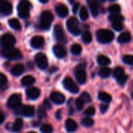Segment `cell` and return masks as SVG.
<instances>
[{"instance_id": "cell-1", "label": "cell", "mask_w": 133, "mask_h": 133, "mask_svg": "<svg viewBox=\"0 0 133 133\" xmlns=\"http://www.w3.org/2000/svg\"><path fill=\"white\" fill-rule=\"evenodd\" d=\"M96 35L97 41L99 43L104 45L112 42L115 38L114 32L108 29H99L96 31Z\"/></svg>"}, {"instance_id": "cell-2", "label": "cell", "mask_w": 133, "mask_h": 133, "mask_svg": "<svg viewBox=\"0 0 133 133\" xmlns=\"http://www.w3.org/2000/svg\"><path fill=\"white\" fill-rule=\"evenodd\" d=\"M111 74L113 75V78L116 80L117 83L121 87H124L128 80V75L125 74L124 69L121 66H116Z\"/></svg>"}, {"instance_id": "cell-3", "label": "cell", "mask_w": 133, "mask_h": 133, "mask_svg": "<svg viewBox=\"0 0 133 133\" xmlns=\"http://www.w3.org/2000/svg\"><path fill=\"white\" fill-rule=\"evenodd\" d=\"M53 15L51 12L45 10L43 11L40 17V22L38 27L42 30H48L50 28V24L53 21Z\"/></svg>"}, {"instance_id": "cell-4", "label": "cell", "mask_w": 133, "mask_h": 133, "mask_svg": "<svg viewBox=\"0 0 133 133\" xmlns=\"http://www.w3.org/2000/svg\"><path fill=\"white\" fill-rule=\"evenodd\" d=\"M31 9V4L28 0H21L17 6L19 17L23 19L28 18L30 15Z\"/></svg>"}, {"instance_id": "cell-5", "label": "cell", "mask_w": 133, "mask_h": 133, "mask_svg": "<svg viewBox=\"0 0 133 133\" xmlns=\"http://www.w3.org/2000/svg\"><path fill=\"white\" fill-rule=\"evenodd\" d=\"M2 55L5 57L9 59H20L22 58V53L21 52L17 49H15L14 47L11 48H5L2 52Z\"/></svg>"}, {"instance_id": "cell-6", "label": "cell", "mask_w": 133, "mask_h": 133, "mask_svg": "<svg viewBox=\"0 0 133 133\" xmlns=\"http://www.w3.org/2000/svg\"><path fill=\"white\" fill-rule=\"evenodd\" d=\"M66 28L74 35H79L82 32L81 29L79 28V22L78 19L75 17H71L66 21Z\"/></svg>"}, {"instance_id": "cell-7", "label": "cell", "mask_w": 133, "mask_h": 133, "mask_svg": "<svg viewBox=\"0 0 133 133\" xmlns=\"http://www.w3.org/2000/svg\"><path fill=\"white\" fill-rule=\"evenodd\" d=\"M15 113L18 115H22L24 117H31L35 115V107L30 105H21L16 110H14Z\"/></svg>"}, {"instance_id": "cell-8", "label": "cell", "mask_w": 133, "mask_h": 133, "mask_svg": "<svg viewBox=\"0 0 133 133\" xmlns=\"http://www.w3.org/2000/svg\"><path fill=\"white\" fill-rule=\"evenodd\" d=\"M75 78L79 84H85L87 79V75L85 71V65L80 64L78 66L75 70Z\"/></svg>"}, {"instance_id": "cell-9", "label": "cell", "mask_w": 133, "mask_h": 133, "mask_svg": "<svg viewBox=\"0 0 133 133\" xmlns=\"http://www.w3.org/2000/svg\"><path fill=\"white\" fill-rule=\"evenodd\" d=\"M22 97L20 94H13L7 101V106L10 109L16 110L21 105Z\"/></svg>"}, {"instance_id": "cell-10", "label": "cell", "mask_w": 133, "mask_h": 133, "mask_svg": "<svg viewBox=\"0 0 133 133\" xmlns=\"http://www.w3.org/2000/svg\"><path fill=\"white\" fill-rule=\"evenodd\" d=\"M63 84L64 88L66 90L74 93V94H76V93H78L79 92V88L78 87V85L69 77H66V78H64V80L63 82Z\"/></svg>"}, {"instance_id": "cell-11", "label": "cell", "mask_w": 133, "mask_h": 133, "mask_svg": "<svg viewBox=\"0 0 133 133\" xmlns=\"http://www.w3.org/2000/svg\"><path fill=\"white\" fill-rule=\"evenodd\" d=\"M1 44L4 48H11L14 47L16 44V38L15 37L10 33L5 34L3 35L1 38Z\"/></svg>"}, {"instance_id": "cell-12", "label": "cell", "mask_w": 133, "mask_h": 133, "mask_svg": "<svg viewBox=\"0 0 133 133\" xmlns=\"http://www.w3.org/2000/svg\"><path fill=\"white\" fill-rule=\"evenodd\" d=\"M53 35H54L55 39L57 42L60 43H63L66 42V35L61 25L59 24L55 25L54 29H53Z\"/></svg>"}, {"instance_id": "cell-13", "label": "cell", "mask_w": 133, "mask_h": 133, "mask_svg": "<svg viewBox=\"0 0 133 133\" xmlns=\"http://www.w3.org/2000/svg\"><path fill=\"white\" fill-rule=\"evenodd\" d=\"M35 63H36L37 66L40 69L45 70V69L47 68L48 59H47V57L45 56V55H44L43 53H41V52L38 53L35 56Z\"/></svg>"}, {"instance_id": "cell-14", "label": "cell", "mask_w": 133, "mask_h": 133, "mask_svg": "<svg viewBox=\"0 0 133 133\" xmlns=\"http://www.w3.org/2000/svg\"><path fill=\"white\" fill-rule=\"evenodd\" d=\"M51 101H52L54 103L57 104V105H60L63 104L65 102V96L63 94H62L59 92H52L50 94L49 96Z\"/></svg>"}, {"instance_id": "cell-15", "label": "cell", "mask_w": 133, "mask_h": 133, "mask_svg": "<svg viewBox=\"0 0 133 133\" xmlns=\"http://www.w3.org/2000/svg\"><path fill=\"white\" fill-rule=\"evenodd\" d=\"M87 3L92 13V15L94 17H97L99 14V7L98 2L96 0H87Z\"/></svg>"}, {"instance_id": "cell-16", "label": "cell", "mask_w": 133, "mask_h": 133, "mask_svg": "<svg viewBox=\"0 0 133 133\" xmlns=\"http://www.w3.org/2000/svg\"><path fill=\"white\" fill-rule=\"evenodd\" d=\"M40 93H41L40 89L36 87H31L26 90V95L28 98L33 100L37 99L40 96Z\"/></svg>"}, {"instance_id": "cell-17", "label": "cell", "mask_w": 133, "mask_h": 133, "mask_svg": "<svg viewBox=\"0 0 133 133\" xmlns=\"http://www.w3.org/2000/svg\"><path fill=\"white\" fill-rule=\"evenodd\" d=\"M53 52L57 58H63L66 55V49L62 45H55L53 46Z\"/></svg>"}, {"instance_id": "cell-18", "label": "cell", "mask_w": 133, "mask_h": 133, "mask_svg": "<svg viewBox=\"0 0 133 133\" xmlns=\"http://www.w3.org/2000/svg\"><path fill=\"white\" fill-rule=\"evenodd\" d=\"M0 11H1V13L5 16L10 15L12 14V11H13L12 4L8 3V2H3L2 1V3H0Z\"/></svg>"}, {"instance_id": "cell-19", "label": "cell", "mask_w": 133, "mask_h": 133, "mask_svg": "<svg viewBox=\"0 0 133 133\" xmlns=\"http://www.w3.org/2000/svg\"><path fill=\"white\" fill-rule=\"evenodd\" d=\"M56 12L59 17H66L69 14L68 8L62 3H59L56 6Z\"/></svg>"}, {"instance_id": "cell-20", "label": "cell", "mask_w": 133, "mask_h": 133, "mask_svg": "<svg viewBox=\"0 0 133 133\" xmlns=\"http://www.w3.org/2000/svg\"><path fill=\"white\" fill-rule=\"evenodd\" d=\"M132 39V35L129 31H124L122 32L118 37H117V42L120 44H127L129 43Z\"/></svg>"}, {"instance_id": "cell-21", "label": "cell", "mask_w": 133, "mask_h": 133, "mask_svg": "<svg viewBox=\"0 0 133 133\" xmlns=\"http://www.w3.org/2000/svg\"><path fill=\"white\" fill-rule=\"evenodd\" d=\"M45 43V39L42 36H35L32 38V39L31 40V45L34 48V49H40L43 46Z\"/></svg>"}, {"instance_id": "cell-22", "label": "cell", "mask_w": 133, "mask_h": 133, "mask_svg": "<svg viewBox=\"0 0 133 133\" xmlns=\"http://www.w3.org/2000/svg\"><path fill=\"white\" fill-rule=\"evenodd\" d=\"M65 128L68 132H75L78 128V124L75 120L69 118L65 121Z\"/></svg>"}, {"instance_id": "cell-23", "label": "cell", "mask_w": 133, "mask_h": 133, "mask_svg": "<svg viewBox=\"0 0 133 133\" xmlns=\"http://www.w3.org/2000/svg\"><path fill=\"white\" fill-rule=\"evenodd\" d=\"M23 126H24V121H23V120L21 118H17L11 124V128H9V129L11 130L12 131L17 132V131H21L22 129Z\"/></svg>"}, {"instance_id": "cell-24", "label": "cell", "mask_w": 133, "mask_h": 133, "mask_svg": "<svg viewBox=\"0 0 133 133\" xmlns=\"http://www.w3.org/2000/svg\"><path fill=\"white\" fill-rule=\"evenodd\" d=\"M98 99L101 102L107 104H110L112 101V96L106 92H99L98 94Z\"/></svg>"}, {"instance_id": "cell-25", "label": "cell", "mask_w": 133, "mask_h": 133, "mask_svg": "<svg viewBox=\"0 0 133 133\" xmlns=\"http://www.w3.org/2000/svg\"><path fill=\"white\" fill-rule=\"evenodd\" d=\"M24 66L23 64H17L14 66L11 69V74L14 76H19L24 72Z\"/></svg>"}, {"instance_id": "cell-26", "label": "cell", "mask_w": 133, "mask_h": 133, "mask_svg": "<svg viewBox=\"0 0 133 133\" xmlns=\"http://www.w3.org/2000/svg\"><path fill=\"white\" fill-rule=\"evenodd\" d=\"M112 71L110 68H107V66H102V68L99 70L98 75L101 78H108L111 75Z\"/></svg>"}, {"instance_id": "cell-27", "label": "cell", "mask_w": 133, "mask_h": 133, "mask_svg": "<svg viewBox=\"0 0 133 133\" xmlns=\"http://www.w3.org/2000/svg\"><path fill=\"white\" fill-rule=\"evenodd\" d=\"M97 63L102 66H107L109 64H110L111 60L109 57L104 55H99L97 56Z\"/></svg>"}, {"instance_id": "cell-28", "label": "cell", "mask_w": 133, "mask_h": 133, "mask_svg": "<svg viewBox=\"0 0 133 133\" xmlns=\"http://www.w3.org/2000/svg\"><path fill=\"white\" fill-rule=\"evenodd\" d=\"M35 82V78L33 76H31V75L24 76L21 79V84L24 86H30V85H32Z\"/></svg>"}, {"instance_id": "cell-29", "label": "cell", "mask_w": 133, "mask_h": 133, "mask_svg": "<svg viewBox=\"0 0 133 133\" xmlns=\"http://www.w3.org/2000/svg\"><path fill=\"white\" fill-rule=\"evenodd\" d=\"M81 124L85 128H91L94 125L95 121L91 117H85L81 120Z\"/></svg>"}, {"instance_id": "cell-30", "label": "cell", "mask_w": 133, "mask_h": 133, "mask_svg": "<svg viewBox=\"0 0 133 133\" xmlns=\"http://www.w3.org/2000/svg\"><path fill=\"white\" fill-rule=\"evenodd\" d=\"M108 19H109L110 22H111V23H114V22H123L124 21V17L120 14H110L108 17Z\"/></svg>"}, {"instance_id": "cell-31", "label": "cell", "mask_w": 133, "mask_h": 133, "mask_svg": "<svg viewBox=\"0 0 133 133\" xmlns=\"http://www.w3.org/2000/svg\"><path fill=\"white\" fill-rule=\"evenodd\" d=\"M9 24L11 28H13L14 30L16 31H19L21 29V24L20 23V21L16 19V18H12L9 20Z\"/></svg>"}, {"instance_id": "cell-32", "label": "cell", "mask_w": 133, "mask_h": 133, "mask_svg": "<svg viewBox=\"0 0 133 133\" xmlns=\"http://www.w3.org/2000/svg\"><path fill=\"white\" fill-rule=\"evenodd\" d=\"M71 52L73 55H75V56H78V55H80L82 52V48L81 46V45L79 44H73L71 47Z\"/></svg>"}, {"instance_id": "cell-33", "label": "cell", "mask_w": 133, "mask_h": 133, "mask_svg": "<svg viewBox=\"0 0 133 133\" xmlns=\"http://www.w3.org/2000/svg\"><path fill=\"white\" fill-rule=\"evenodd\" d=\"M82 41H83L84 43L89 44V43H90V42H92V34H91L90 31H85L83 32L82 36Z\"/></svg>"}, {"instance_id": "cell-34", "label": "cell", "mask_w": 133, "mask_h": 133, "mask_svg": "<svg viewBox=\"0 0 133 133\" xmlns=\"http://www.w3.org/2000/svg\"><path fill=\"white\" fill-rule=\"evenodd\" d=\"M121 11V8L120 5H118V4H114V5H111L108 7V12L110 14H120Z\"/></svg>"}, {"instance_id": "cell-35", "label": "cell", "mask_w": 133, "mask_h": 133, "mask_svg": "<svg viewBox=\"0 0 133 133\" xmlns=\"http://www.w3.org/2000/svg\"><path fill=\"white\" fill-rule=\"evenodd\" d=\"M80 17L82 21H87L89 17L88 10L85 6H82L80 10Z\"/></svg>"}, {"instance_id": "cell-36", "label": "cell", "mask_w": 133, "mask_h": 133, "mask_svg": "<svg viewBox=\"0 0 133 133\" xmlns=\"http://www.w3.org/2000/svg\"><path fill=\"white\" fill-rule=\"evenodd\" d=\"M40 131L42 133H52L53 128H52V125H50L49 124H44L41 126Z\"/></svg>"}, {"instance_id": "cell-37", "label": "cell", "mask_w": 133, "mask_h": 133, "mask_svg": "<svg viewBox=\"0 0 133 133\" xmlns=\"http://www.w3.org/2000/svg\"><path fill=\"white\" fill-rule=\"evenodd\" d=\"M122 61L126 65L133 66V55H124V56H123Z\"/></svg>"}, {"instance_id": "cell-38", "label": "cell", "mask_w": 133, "mask_h": 133, "mask_svg": "<svg viewBox=\"0 0 133 133\" xmlns=\"http://www.w3.org/2000/svg\"><path fill=\"white\" fill-rule=\"evenodd\" d=\"M85 104V103L84 102V100H83L81 97H78V98L75 100V107H76V109H77L78 111L82 110V109L84 108Z\"/></svg>"}, {"instance_id": "cell-39", "label": "cell", "mask_w": 133, "mask_h": 133, "mask_svg": "<svg viewBox=\"0 0 133 133\" xmlns=\"http://www.w3.org/2000/svg\"><path fill=\"white\" fill-rule=\"evenodd\" d=\"M8 82L7 78L6 76L3 74V73H0V89H3L6 86Z\"/></svg>"}, {"instance_id": "cell-40", "label": "cell", "mask_w": 133, "mask_h": 133, "mask_svg": "<svg viewBox=\"0 0 133 133\" xmlns=\"http://www.w3.org/2000/svg\"><path fill=\"white\" fill-rule=\"evenodd\" d=\"M95 114H96V108L94 107H89L84 111V115L87 117H92Z\"/></svg>"}, {"instance_id": "cell-41", "label": "cell", "mask_w": 133, "mask_h": 133, "mask_svg": "<svg viewBox=\"0 0 133 133\" xmlns=\"http://www.w3.org/2000/svg\"><path fill=\"white\" fill-rule=\"evenodd\" d=\"M112 24V28L116 31H121L124 29V25L122 22H114Z\"/></svg>"}, {"instance_id": "cell-42", "label": "cell", "mask_w": 133, "mask_h": 133, "mask_svg": "<svg viewBox=\"0 0 133 133\" xmlns=\"http://www.w3.org/2000/svg\"><path fill=\"white\" fill-rule=\"evenodd\" d=\"M46 115H47L46 109L43 106L38 107V118H41V119L44 118V117H46Z\"/></svg>"}, {"instance_id": "cell-43", "label": "cell", "mask_w": 133, "mask_h": 133, "mask_svg": "<svg viewBox=\"0 0 133 133\" xmlns=\"http://www.w3.org/2000/svg\"><path fill=\"white\" fill-rule=\"evenodd\" d=\"M80 97L84 100V102L85 103H91L92 102V97H91V96L88 92H82V95L80 96Z\"/></svg>"}, {"instance_id": "cell-44", "label": "cell", "mask_w": 133, "mask_h": 133, "mask_svg": "<svg viewBox=\"0 0 133 133\" xmlns=\"http://www.w3.org/2000/svg\"><path fill=\"white\" fill-rule=\"evenodd\" d=\"M109 107H110V105L107 104V103H103L102 104H100L99 106V110L101 112V114H104L107 112V110H109Z\"/></svg>"}, {"instance_id": "cell-45", "label": "cell", "mask_w": 133, "mask_h": 133, "mask_svg": "<svg viewBox=\"0 0 133 133\" xmlns=\"http://www.w3.org/2000/svg\"><path fill=\"white\" fill-rule=\"evenodd\" d=\"M43 107L46 109V110H49L52 108V106H51V103L49 101V99H45L44 102H43Z\"/></svg>"}, {"instance_id": "cell-46", "label": "cell", "mask_w": 133, "mask_h": 133, "mask_svg": "<svg viewBox=\"0 0 133 133\" xmlns=\"http://www.w3.org/2000/svg\"><path fill=\"white\" fill-rule=\"evenodd\" d=\"M78 7H79V3H76L74 4L73 9H72L74 14H76V13H77V11H78Z\"/></svg>"}, {"instance_id": "cell-47", "label": "cell", "mask_w": 133, "mask_h": 133, "mask_svg": "<svg viewBox=\"0 0 133 133\" xmlns=\"http://www.w3.org/2000/svg\"><path fill=\"white\" fill-rule=\"evenodd\" d=\"M5 118H6V117H5L4 114L0 111V124L3 123V121H5Z\"/></svg>"}, {"instance_id": "cell-48", "label": "cell", "mask_w": 133, "mask_h": 133, "mask_svg": "<svg viewBox=\"0 0 133 133\" xmlns=\"http://www.w3.org/2000/svg\"><path fill=\"white\" fill-rule=\"evenodd\" d=\"M56 117L58 120H60L61 119V110H57V112L56 113Z\"/></svg>"}, {"instance_id": "cell-49", "label": "cell", "mask_w": 133, "mask_h": 133, "mask_svg": "<svg viewBox=\"0 0 133 133\" xmlns=\"http://www.w3.org/2000/svg\"><path fill=\"white\" fill-rule=\"evenodd\" d=\"M39 1L41 3H47L49 1V0H39Z\"/></svg>"}, {"instance_id": "cell-50", "label": "cell", "mask_w": 133, "mask_h": 133, "mask_svg": "<svg viewBox=\"0 0 133 133\" xmlns=\"http://www.w3.org/2000/svg\"><path fill=\"white\" fill-rule=\"evenodd\" d=\"M99 1H100V2H103V3H104V2L107 1V0H99Z\"/></svg>"}, {"instance_id": "cell-51", "label": "cell", "mask_w": 133, "mask_h": 133, "mask_svg": "<svg viewBox=\"0 0 133 133\" xmlns=\"http://www.w3.org/2000/svg\"><path fill=\"white\" fill-rule=\"evenodd\" d=\"M131 99H133V92H132L131 93Z\"/></svg>"}, {"instance_id": "cell-52", "label": "cell", "mask_w": 133, "mask_h": 133, "mask_svg": "<svg viewBox=\"0 0 133 133\" xmlns=\"http://www.w3.org/2000/svg\"><path fill=\"white\" fill-rule=\"evenodd\" d=\"M108 1H110V2H114V1H116V0H108Z\"/></svg>"}, {"instance_id": "cell-53", "label": "cell", "mask_w": 133, "mask_h": 133, "mask_svg": "<svg viewBox=\"0 0 133 133\" xmlns=\"http://www.w3.org/2000/svg\"><path fill=\"white\" fill-rule=\"evenodd\" d=\"M28 133H36V132H35V131H29V132H28Z\"/></svg>"}, {"instance_id": "cell-54", "label": "cell", "mask_w": 133, "mask_h": 133, "mask_svg": "<svg viewBox=\"0 0 133 133\" xmlns=\"http://www.w3.org/2000/svg\"><path fill=\"white\" fill-rule=\"evenodd\" d=\"M68 1H69L70 3H72V2L74 1V0H68Z\"/></svg>"}, {"instance_id": "cell-55", "label": "cell", "mask_w": 133, "mask_h": 133, "mask_svg": "<svg viewBox=\"0 0 133 133\" xmlns=\"http://www.w3.org/2000/svg\"><path fill=\"white\" fill-rule=\"evenodd\" d=\"M2 3V0H0V3Z\"/></svg>"}, {"instance_id": "cell-56", "label": "cell", "mask_w": 133, "mask_h": 133, "mask_svg": "<svg viewBox=\"0 0 133 133\" xmlns=\"http://www.w3.org/2000/svg\"><path fill=\"white\" fill-rule=\"evenodd\" d=\"M0 27H1V25H0Z\"/></svg>"}]
</instances>
